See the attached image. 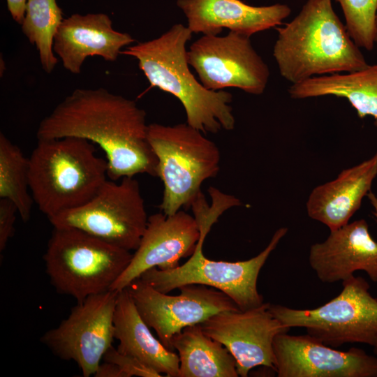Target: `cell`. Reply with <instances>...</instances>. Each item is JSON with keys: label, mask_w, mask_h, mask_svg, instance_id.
I'll return each mask as SVG.
<instances>
[{"label": "cell", "mask_w": 377, "mask_h": 377, "mask_svg": "<svg viewBox=\"0 0 377 377\" xmlns=\"http://www.w3.org/2000/svg\"><path fill=\"white\" fill-rule=\"evenodd\" d=\"M29 163L22 150L0 133V198L11 201L25 223L34 202L29 186Z\"/></svg>", "instance_id": "23"}, {"label": "cell", "mask_w": 377, "mask_h": 377, "mask_svg": "<svg viewBox=\"0 0 377 377\" xmlns=\"http://www.w3.org/2000/svg\"><path fill=\"white\" fill-rule=\"evenodd\" d=\"M277 31L273 56L281 75L292 84L369 65L333 10L332 0H307Z\"/></svg>", "instance_id": "2"}, {"label": "cell", "mask_w": 377, "mask_h": 377, "mask_svg": "<svg viewBox=\"0 0 377 377\" xmlns=\"http://www.w3.org/2000/svg\"><path fill=\"white\" fill-rule=\"evenodd\" d=\"M113 322L119 352L135 357L165 376L178 377V355L154 337L127 288L118 292Z\"/></svg>", "instance_id": "20"}, {"label": "cell", "mask_w": 377, "mask_h": 377, "mask_svg": "<svg viewBox=\"0 0 377 377\" xmlns=\"http://www.w3.org/2000/svg\"><path fill=\"white\" fill-rule=\"evenodd\" d=\"M323 242L311 246L309 262L324 283L344 281L355 271H364L377 283V242L370 235L364 219L330 230Z\"/></svg>", "instance_id": "16"}, {"label": "cell", "mask_w": 377, "mask_h": 377, "mask_svg": "<svg viewBox=\"0 0 377 377\" xmlns=\"http://www.w3.org/2000/svg\"><path fill=\"white\" fill-rule=\"evenodd\" d=\"M56 0H27L22 31L38 51L43 69L52 72L58 62L54 38L64 18Z\"/></svg>", "instance_id": "24"}, {"label": "cell", "mask_w": 377, "mask_h": 377, "mask_svg": "<svg viewBox=\"0 0 377 377\" xmlns=\"http://www.w3.org/2000/svg\"><path fill=\"white\" fill-rule=\"evenodd\" d=\"M374 353L377 355V343L374 346Z\"/></svg>", "instance_id": "32"}, {"label": "cell", "mask_w": 377, "mask_h": 377, "mask_svg": "<svg viewBox=\"0 0 377 377\" xmlns=\"http://www.w3.org/2000/svg\"><path fill=\"white\" fill-rule=\"evenodd\" d=\"M341 6L346 28L355 43L368 51L374 47L377 0H336Z\"/></svg>", "instance_id": "25"}, {"label": "cell", "mask_w": 377, "mask_h": 377, "mask_svg": "<svg viewBox=\"0 0 377 377\" xmlns=\"http://www.w3.org/2000/svg\"><path fill=\"white\" fill-rule=\"evenodd\" d=\"M269 303L214 314L200 323L204 332L222 343L236 361L238 375L246 377L258 366L275 371L273 342L290 328L269 310Z\"/></svg>", "instance_id": "13"}, {"label": "cell", "mask_w": 377, "mask_h": 377, "mask_svg": "<svg viewBox=\"0 0 377 377\" xmlns=\"http://www.w3.org/2000/svg\"><path fill=\"white\" fill-rule=\"evenodd\" d=\"M343 289L325 304L311 309H292L269 303V310L284 325L304 327L307 334L332 348L345 343H377V299L369 284L353 275Z\"/></svg>", "instance_id": "7"}, {"label": "cell", "mask_w": 377, "mask_h": 377, "mask_svg": "<svg viewBox=\"0 0 377 377\" xmlns=\"http://www.w3.org/2000/svg\"><path fill=\"white\" fill-rule=\"evenodd\" d=\"M186 56L207 89L234 87L260 95L267 87L268 66L246 35L230 31L223 36L203 35L189 46Z\"/></svg>", "instance_id": "11"}, {"label": "cell", "mask_w": 377, "mask_h": 377, "mask_svg": "<svg viewBox=\"0 0 377 377\" xmlns=\"http://www.w3.org/2000/svg\"><path fill=\"white\" fill-rule=\"evenodd\" d=\"M131 251L74 228H53L43 256L57 293L80 302L110 290L130 263Z\"/></svg>", "instance_id": "5"}, {"label": "cell", "mask_w": 377, "mask_h": 377, "mask_svg": "<svg viewBox=\"0 0 377 377\" xmlns=\"http://www.w3.org/2000/svg\"><path fill=\"white\" fill-rule=\"evenodd\" d=\"M148 140L157 158L158 177L163 184L161 212L172 215L191 207L202 193V183L219 173V147L186 122L149 124Z\"/></svg>", "instance_id": "6"}, {"label": "cell", "mask_w": 377, "mask_h": 377, "mask_svg": "<svg viewBox=\"0 0 377 377\" xmlns=\"http://www.w3.org/2000/svg\"><path fill=\"white\" fill-rule=\"evenodd\" d=\"M287 232L285 227L277 229L259 254L237 262L207 258L202 252L205 240L200 239L194 253L182 265L170 269L152 267L142 273L140 279L164 293L188 284L213 287L230 297L240 310L255 308L263 303L257 288L259 273Z\"/></svg>", "instance_id": "8"}, {"label": "cell", "mask_w": 377, "mask_h": 377, "mask_svg": "<svg viewBox=\"0 0 377 377\" xmlns=\"http://www.w3.org/2000/svg\"><path fill=\"white\" fill-rule=\"evenodd\" d=\"M117 295L110 290L77 302L68 317L40 341L60 359L75 362L84 377L94 376L112 346Z\"/></svg>", "instance_id": "10"}, {"label": "cell", "mask_w": 377, "mask_h": 377, "mask_svg": "<svg viewBox=\"0 0 377 377\" xmlns=\"http://www.w3.org/2000/svg\"><path fill=\"white\" fill-rule=\"evenodd\" d=\"M178 353V377H237L236 361L219 341L209 337L200 323L184 327L172 339Z\"/></svg>", "instance_id": "22"}, {"label": "cell", "mask_w": 377, "mask_h": 377, "mask_svg": "<svg viewBox=\"0 0 377 377\" xmlns=\"http://www.w3.org/2000/svg\"><path fill=\"white\" fill-rule=\"evenodd\" d=\"M17 213V209L11 201L0 198V252L5 250L14 235Z\"/></svg>", "instance_id": "27"}, {"label": "cell", "mask_w": 377, "mask_h": 377, "mask_svg": "<svg viewBox=\"0 0 377 377\" xmlns=\"http://www.w3.org/2000/svg\"><path fill=\"white\" fill-rule=\"evenodd\" d=\"M377 176V151L369 159L342 170L333 180L315 187L306 202L308 216L330 230L349 223L370 192Z\"/></svg>", "instance_id": "19"}, {"label": "cell", "mask_w": 377, "mask_h": 377, "mask_svg": "<svg viewBox=\"0 0 377 377\" xmlns=\"http://www.w3.org/2000/svg\"><path fill=\"white\" fill-rule=\"evenodd\" d=\"M147 325L170 350L172 337L184 327L199 324L220 312L239 309L223 292L200 284L179 287L180 293L169 295L138 278L126 288Z\"/></svg>", "instance_id": "12"}, {"label": "cell", "mask_w": 377, "mask_h": 377, "mask_svg": "<svg viewBox=\"0 0 377 377\" xmlns=\"http://www.w3.org/2000/svg\"><path fill=\"white\" fill-rule=\"evenodd\" d=\"M29 163L31 195L48 219L85 204L108 177L94 145L76 137L38 140Z\"/></svg>", "instance_id": "4"}, {"label": "cell", "mask_w": 377, "mask_h": 377, "mask_svg": "<svg viewBox=\"0 0 377 377\" xmlns=\"http://www.w3.org/2000/svg\"><path fill=\"white\" fill-rule=\"evenodd\" d=\"M134 41L129 34L114 29L105 13H75L63 20L54 38L53 50L66 70L79 74L87 57L99 56L114 61L122 49Z\"/></svg>", "instance_id": "17"}, {"label": "cell", "mask_w": 377, "mask_h": 377, "mask_svg": "<svg viewBox=\"0 0 377 377\" xmlns=\"http://www.w3.org/2000/svg\"><path fill=\"white\" fill-rule=\"evenodd\" d=\"M273 350L279 377H377V357L358 348L338 350L308 334H279Z\"/></svg>", "instance_id": "14"}, {"label": "cell", "mask_w": 377, "mask_h": 377, "mask_svg": "<svg viewBox=\"0 0 377 377\" xmlns=\"http://www.w3.org/2000/svg\"><path fill=\"white\" fill-rule=\"evenodd\" d=\"M192 34L187 26L175 24L156 38L126 47L121 54L138 61L150 88H158L181 102L188 125L205 134L231 131L235 124L232 94L206 89L188 68L186 46Z\"/></svg>", "instance_id": "3"}, {"label": "cell", "mask_w": 377, "mask_h": 377, "mask_svg": "<svg viewBox=\"0 0 377 377\" xmlns=\"http://www.w3.org/2000/svg\"><path fill=\"white\" fill-rule=\"evenodd\" d=\"M288 94L294 99L324 96L345 98L360 118L371 116L377 126V63L359 71L315 76L292 84Z\"/></svg>", "instance_id": "21"}, {"label": "cell", "mask_w": 377, "mask_h": 377, "mask_svg": "<svg viewBox=\"0 0 377 377\" xmlns=\"http://www.w3.org/2000/svg\"><path fill=\"white\" fill-rule=\"evenodd\" d=\"M103 360L105 362L117 364L127 377L133 376L140 377L162 376L161 374L144 364L135 357L123 354L113 346L106 351Z\"/></svg>", "instance_id": "26"}, {"label": "cell", "mask_w": 377, "mask_h": 377, "mask_svg": "<svg viewBox=\"0 0 377 377\" xmlns=\"http://www.w3.org/2000/svg\"><path fill=\"white\" fill-rule=\"evenodd\" d=\"M200 230L194 216L180 209L172 215L163 212L149 216L146 229L131 260L111 290L121 291L147 269H170L194 253Z\"/></svg>", "instance_id": "15"}, {"label": "cell", "mask_w": 377, "mask_h": 377, "mask_svg": "<svg viewBox=\"0 0 377 377\" xmlns=\"http://www.w3.org/2000/svg\"><path fill=\"white\" fill-rule=\"evenodd\" d=\"M6 2L13 19L21 24L24 17L27 0H6Z\"/></svg>", "instance_id": "29"}, {"label": "cell", "mask_w": 377, "mask_h": 377, "mask_svg": "<svg viewBox=\"0 0 377 377\" xmlns=\"http://www.w3.org/2000/svg\"><path fill=\"white\" fill-rule=\"evenodd\" d=\"M148 126L145 111L135 101L102 87L76 89L41 120L36 137H76L98 145L111 180L139 174L158 177Z\"/></svg>", "instance_id": "1"}, {"label": "cell", "mask_w": 377, "mask_h": 377, "mask_svg": "<svg viewBox=\"0 0 377 377\" xmlns=\"http://www.w3.org/2000/svg\"><path fill=\"white\" fill-rule=\"evenodd\" d=\"M94 376L96 377H127L117 364L105 361L99 364Z\"/></svg>", "instance_id": "28"}, {"label": "cell", "mask_w": 377, "mask_h": 377, "mask_svg": "<svg viewBox=\"0 0 377 377\" xmlns=\"http://www.w3.org/2000/svg\"><path fill=\"white\" fill-rule=\"evenodd\" d=\"M148 218L138 181L125 177L119 183L107 179L85 204L49 221L53 228H77L132 251L140 242Z\"/></svg>", "instance_id": "9"}, {"label": "cell", "mask_w": 377, "mask_h": 377, "mask_svg": "<svg viewBox=\"0 0 377 377\" xmlns=\"http://www.w3.org/2000/svg\"><path fill=\"white\" fill-rule=\"evenodd\" d=\"M374 41L375 43H377V10L376 13L375 22H374Z\"/></svg>", "instance_id": "31"}, {"label": "cell", "mask_w": 377, "mask_h": 377, "mask_svg": "<svg viewBox=\"0 0 377 377\" xmlns=\"http://www.w3.org/2000/svg\"><path fill=\"white\" fill-rule=\"evenodd\" d=\"M193 34L219 35L223 29L249 37L282 24L291 13L286 4L253 6L241 0H177Z\"/></svg>", "instance_id": "18"}, {"label": "cell", "mask_w": 377, "mask_h": 377, "mask_svg": "<svg viewBox=\"0 0 377 377\" xmlns=\"http://www.w3.org/2000/svg\"><path fill=\"white\" fill-rule=\"evenodd\" d=\"M367 197L371 202V205H372L374 208V215L376 217V222H377V195L373 193L372 192H369L367 194Z\"/></svg>", "instance_id": "30"}]
</instances>
